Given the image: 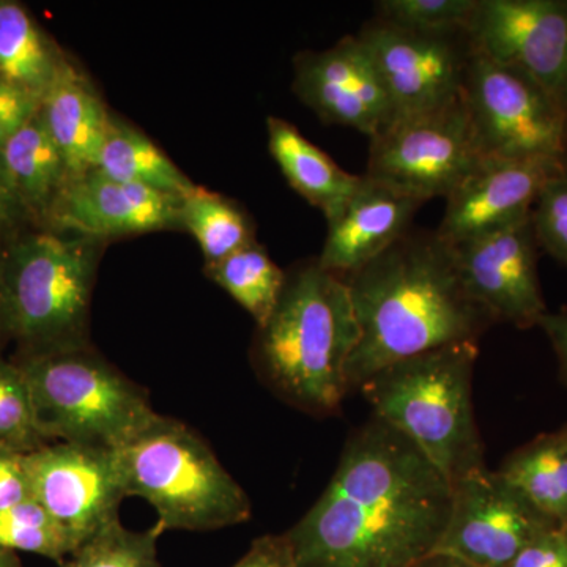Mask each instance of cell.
Masks as SVG:
<instances>
[{
    "label": "cell",
    "mask_w": 567,
    "mask_h": 567,
    "mask_svg": "<svg viewBox=\"0 0 567 567\" xmlns=\"http://www.w3.org/2000/svg\"><path fill=\"white\" fill-rule=\"evenodd\" d=\"M453 484L379 417L347 440L315 506L286 533L298 567H410L432 554Z\"/></svg>",
    "instance_id": "6da1fadb"
},
{
    "label": "cell",
    "mask_w": 567,
    "mask_h": 567,
    "mask_svg": "<svg viewBox=\"0 0 567 567\" xmlns=\"http://www.w3.org/2000/svg\"><path fill=\"white\" fill-rule=\"evenodd\" d=\"M344 279L360 341L347 365L350 393L386 365L458 342H480L494 317L466 290L453 248L412 230Z\"/></svg>",
    "instance_id": "7a4b0ae2"
},
{
    "label": "cell",
    "mask_w": 567,
    "mask_h": 567,
    "mask_svg": "<svg viewBox=\"0 0 567 567\" xmlns=\"http://www.w3.org/2000/svg\"><path fill=\"white\" fill-rule=\"evenodd\" d=\"M358 341L360 328L344 279L316 259L287 275L274 315L257 327L254 364L287 404L330 416L350 393L347 365Z\"/></svg>",
    "instance_id": "3957f363"
},
{
    "label": "cell",
    "mask_w": 567,
    "mask_h": 567,
    "mask_svg": "<svg viewBox=\"0 0 567 567\" xmlns=\"http://www.w3.org/2000/svg\"><path fill=\"white\" fill-rule=\"evenodd\" d=\"M100 241L25 229L0 246V292L7 339L17 360L89 344Z\"/></svg>",
    "instance_id": "277c9868"
},
{
    "label": "cell",
    "mask_w": 567,
    "mask_h": 567,
    "mask_svg": "<svg viewBox=\"0 0 567 567\" xmlns=\"http://www.w3.org/2000/svg\"><path fill=\"white\" fill-rule=\"evenodd\" d=\"M477 342L386 365L360 388L374 416L405 435L451 484L486 466L473 409Z\"/></svg>",
    "instance_id": "5b68a950"
},
{
    "label": "cell",
    "mask_w": 567,
    "mask_h": 567,
    "mask_svg": "<svg viewBox=\"0 0 567 567\" xmlns=\"http://www.w3.org/2000/svg\"><path fill=\"white\" fill-rule=\"evenodd\" d=\"M126 498L140 496L158 514L159 532H213L245 524L251 499L203 436L158 415L115 450Z\"/></svg>",
    "instance_id": "8992f818"
},
{
    "label": "cell",
    "mask_w": 567,
    "mask_h": 567,
    "mask_svg": "<svg viewBox=\"0 0 567 567\" xmlns=\"http://www.w3.org/2000/svg\"><path fill=\"white\" fill-rule=\"evenodd\" d=\"M14 363L47 443L115 451L159 415L147 393L91 346Z\"/></svg>",
    "instance_id": "52a82bcc"
},
{
    "label": "cell",
    "mask_w": 567,
    "mask_h": 567,
    "mask_svg": "<svg viewBox=\"0 0 567 567\" xmlns=\"http://www.w3.org/2000/svg\"><path fill=\"white\" fill-rule=\"evenodd\" d=\"M462 96L481 158L567 163V111L524 71L473 50Z\"/></svg>",
    "instance_id": "ba28073f"
},
{
    "label": "cell",
    "mask_w": 567,
    "mask_h": 567,
    "mask_svg": "<svg viewBox=\"0 0 567 567\" xmlns=\"http://www.w3.org/2000/svg\"><path fill=\"white\" fill-rule=\"evenodd\" d=\"M364 175L417 199H446L483 162L464 96L442 110L399 118L369 140Z\"/></svg>",
    "instance_id": "9c48e42d"
},
{
    "label": "cell",
    "mask_w": 567,
    "mask_h": 567,
    "mask_svg": "<svg viewBox=\"0 0 567 567\" xmlns=\"http://www.w3.org/2000/svg\"><path fill=\"white\" fill-rule=\"evenodd\" d=\"M357 35L368 48L385 87L393 112L391 122L439 111L462 99L473 55L468 32L429 35L374 18Z\"/></svg>",
    "instance_id": "30bf717a"
},
{
    "label": "cell",
    "mask_w": 567,
    "mask_h": 567,
    "mask_svg": "<svg viewBox=\"0 0 567 567\" xmlns=\"http://www.w3.org/2000/svg\"><path fill=\"white\" fill-rule=\"evenodd\" d=\"M32 498L62 529L73 551L121 520L126 498L115 451L48 443L24 456Z\"/></svg>",
    "instance_id": "8fae6325"
},
{
    "label": "cell",
    "mask_w": 567,
    "mask_h": 567,
    "mask_svg": "<svg viewBox=\"0 0 567 567\" xmlns=\"http://www.w3.org/2000/svg\"><path fill=\"white\" fill-rule=\"evenodd\" d=\"M557 525L498 470L483 466L453 484L450 518L436 550L477 567H506Z\"/></svg>",
    "instance_id": "7c38bea8"
},
{
    "label": "cell",
    "mask_w": 567,
    "mask_h": 567,
    "mask_svg": "<svg viewBox=\"0 0 567 567\" xmlns=\"http://www.w3.org/2000/svg\"><path fill=\"white\" fill-rule=\"evenodd\" d=\"M473 50L524 71L567 111V0H477Z\"/></svg>",
    "instance_id": "4fadbf2b"
},
{
    "label": "cell",
    "mask_w": 567,
    "mask_h": 567,
    "mask_svg": "<svg viewBox=\"0 0 567 567\" xmlns=\"http://www.w3.org/2000/svg\"><path fill=\"white\" fill-rule=\"evenodd\" d=\"M451 248L466 290L496 323H509L518 330L539 327L548 308L537 275L539 246L532 215Z\"/></svg>",
    "instance_id": "5bb4252c"
},
{
    "label": "cell",
    "mask_w": 567,
    "mask_h": 567,
    "mask_svg": "<svg viewBox=\"0 0 567 567\" xmlns=\"http://www.w3.org/2000/svg\"><path fill=\"white\" fill-rule=\"evenodd\" d=\"M293 66L295 95L323 123L357 130L369 140L390 125V100L360 37H342L324 51L301 52Z\"/></svg>",
    "instance_id": "9a60e30c"
},
{
    "label": "cell",
    "mask_w": 567,
    "mask_h": 567,
    "mask_svg": "<svg viewBox=\"0 0 567 567\" xmlns=\"http://www.w3.org/2000/svg\"><path fill=\"white\" fill-rule=\"evenodd\" d=\"M566 169L555 159H483L446 197L435 233L457 246L513 226L532 215L543 186Z\"/></svg>",
    "instance_id": "2e32d148"
},
{
    "label": "cell",
    "mask_w": 567,
    "mask_h": 567,
    "mask_svg": "<svg viewBox=\"0 0 567 567\" xmlns=\"http://www.w3.org/2000/svg\"><path fill=\"white\" fill-rule=\"evenodd\" d=\"M181 200L106 177L92 169L70 178L52 208L47 229L102 241L181 226Z\"/></svg>",
    "instance_id": "e0dca14e"
},
{
    "label": "cell",
    "mask_w": 567,
    "mask_h": 567,
    "mask_svg": "<svg viewBox=\"0 0 567 567\" xmlns=\"http://www.w3.org/2000/svg\"><path fill=\"white\" fill-rule=\"evenodd\" d=\"M424 204L361 175L352 197L328 221L327 240L317 262L338 276L353 274L404 237Z\"/></svg>",
    "instance_id": "ac0fdd59"
},
{
    "label": "cell",
    "mask_w": 567,
    "mask_h": 567,
    "mask_svg": "<svg viewBox=\"0 0 567 567\" xmlns=\"http://www.w3.org/2000/svg\"><path fill=\"white\" fill-rule=\"evenodd\" d=\"M40 115L71 178L95 169L112 114L73 63L41 100Z\"/></svg>",
    "instance_id": "d6986e66"
},
{
    "label": "cell",
    "mask_w": 567,
    "mask_h": 567,
    "mask_svg": "<svg viewBox=\"0 0 567 567\" xmlns=\"http://www.w3.org/2000/svg\"><path fill=\"white\" fill-rule=\"evenodd\" d=\"M268 151L295 192L331 221L360 185L353 175L320 151L284 118H267Z\"/></svg>",
    "instance_id": "ffe728a7"
},
{
    "label": "cell",
    "mask_w": 567,
    "mask_h": 567,
    "mask_svg": "<svg viewBox=\"0 0 567 567\" xmlns=\"http://www.w3.org/2000/svg\"><path fill=\"white\" fill-rule=\"evenodd\" d=\"M70 59L41 29L31 11L14 0H0V78L33 99H44L69 70Z\"/></svg>",
    "instance_id": "44dd1931"
},
{
    "label": "cell",
    "mask_w": 567,
    "mask_h": 567,
    "mask_svg": "<svg viewBox=\"0 0 567 567\" xmlns=\"http://www.w3.org/2000/svg\"><path fill=\"white\" fill-rule=\"evenodd\" d=\"M0 152L33 226L47 229L52 208L71 177L40 110Z\"/></svg>",
    "instance_id": "7402d4cb"
},
{
    "label": "cell",
    "mask_w": 567,
    "mask_h": 567,
    "mask_svg": "<svg viewBox=\"0 0 567 567\" xmlns=\"http://www.w3.org/2000/svg\"><path fill=\"white\" fill-rule=\"evenodd\" d=\"M95 171L117 182L147 186L178 200L196 188L144 133L114 115Z\"/></svg>",
    "instance_id": "603a6c76"
},
{
    "label": "cell",
    "mask_w": 567,
    "mask_h": 567,
    "mask_svg": "<svg viewBox=\"0 0 567 567\" xmlns=\"http://www.w3.org/2000/svg\"><path fill=\"white\" fill-rule=\"evenodd\" d=\"M498 472L551 520L567 525V440L561 431L517 447Z\"/></svg>",
    "instance_id": "cb8c5ba5"
},
{
    "label": "cell",
    "mask_w": 567,
    "mask_h": 567,
    "mask_svg": "<svg viewBox=\"0 0 567 567\" xmlns=\"http://www.w3.org/2000/svg\"><path fill=\"white\" fill-rule=\"evenodd\" d=\"M205 270L252 317L257 327H262L274 315L287 279V274L257 241Z\"/></svg>",
    "instance_id": "d4e9b609"
},
{
    "label": "cell",
    "mask_w": 567,
    "mask_h": 567,
    "mask_svg": "<svg viewBox=\"0 0 567 567\" xmlns=\"http://www.w3.org/2000/svg\"><path fill=\"white\" fill-rule=\"evenodd\" d=\"M178 223L196 238L207 267L256 241L248 216L230 200L200 186L181 200Z\"/></svg>",
    "instance_id": "484cf974"
},
{
    "label": "cell",
    "mask_w": 567,
    "mask_h": 567,
    "mask_svg": "<svg viewBox=\"0 0 567 567\" xmlns=\"http://www.w3.org/2000/svg\"><path fill=\"white\" fill-rule=\"evenodd\" d=\"M155 527L132 532L115 522L73 551L61 567H163L158 559V537Z\"/></svg>",
    "instance_id": "4316f807"
},
{
    "label": "cell",
    "mask_w": 567,
    "mask_h": 567,
    "mask_svg": "<svg viewBox=\"0 0 567 567\" xmlns=\"http://www.w3.org/2000/svg\"><path fill=\"white\" fill-rule=\"evenodd\" d=\"M0 547L40 555L59 565L73 554L62 529L33 498L0 509Z\"/></svg>",
    "instance_id": "83f0119b"
},
{
    "label": "cell",
    "mask_w": 567,
    "mask_h": 567,
    "mask_svg": "<svg viewBox=\"0 0 567 567\" xmlns=\"http://www.w3.org/2000/svg\"><path fill=\"white\" fill-rule=\"evenodd\" d=\"M477 0H379L377 20L404 31L447 35L465 32Z\"/></svg>",
    "instance_id": "f1b7e54d"
},
{
    "label": "cell",
    "mask_w": 567,
    "mask_h": 567,
    "mask_svg": "<svg viewBox=\"0 0 567 567\" xmlns=\"http://www.w3.org/2000/svg\"><path fill=\"white\" fill-rule=\"evenodd\" d=\"M48 445L33 417L31 395L21 369L0 358V447L28 454Z\"/></svg>",
    "instance_id": "f546056e"
},
{
    "label": "cell",
    "mask_w": 567,
    "mask_h": 567,
    "mask_svg": "<svg viewBox=\"0 0 567 567\" xmlns=\"http://www.w3.org/2000/svg\"><path fill=\"white\" fill-rule=\"evenodd\" d=\"M537 246L567 270V169L554 175L532 208Z\"/></svg>",
    "instance_id": "4dcf8cb0"
},
{
    "label": "cell",
    "mask_w": 567,
    "mask_h": 567,
    "mask_svg": "<svg viewBox=\"0 0 567 567\" xmlns=\"http://www.w3.org/2000/svg\"><path fill=\"white\" fill-rule=\"evenodd\" d=\"M506 567H567V525L547 529Z\"/></svg>",
    "instance_id": "1f68e13d"
},
{
    "label": "cell",
    "mask_w": 567,
    "mask_h": 567,
    "mask_svg": "<svg viewBox=\"0 0 567 567\" xmlns=\"http://www.w3.org/2000/svg\"><path fill=\"white\" fill-rule=\"evenodd\" d=\"M28 226H33L31 216L22 204L20 193L0 152V246L24 233Z\"/></svg>",
    "instance_id": "d6a6232c"
},
{
    "label": "cell",
    "mask_w": 567,
    "mask_h": 567,
    "mask_svg": "<svg viewBox=\"0 0 567 567\" xmlns=\"http://www.w3.org/2000/svg\"><path fill=\"white\" fill-rule=\"evenodd\" d=\"M25 454L0 447V509L20 505L32 498L31 480L24 462Z\"/></svg>",
    "instance_id": "836d02e7"
},
{
    "label": "cell",
    "mask_w": 567,
    "mask_h": 567,
    "mask_svg": "<svg viewBox=\"0 0 567 567\" xmlns=\"http://www.w3.org/2000/svg\"><path fill=\"white\" fill-rule=\"evenodd\" d=\"M233 567H298L292 544L284 535H267L257 537Z\"/></svg>",
    "instance_id": "e575fe53"
},
{
    "label": "cell",
    "mask_w": 567,
    "mask_h": 567,
    "mask_svg": "<svg viewBox=\"0 0 567 567\" xmlns=\"http://www.w3.org/2000/svg\"><path fill=\"white\" fill-rule=\"evenodd\" d=\"M539 328L554 347L558 360L559 380L567 386V308L559 309L557 312L548 311L540 320Z\"/></svg>",
    "instance_id": "d590c367"
},
{
    "label": "cell",
    "mask_w": 567,
    "mask_h": 567,
    "mask_svg": "<svg viewBox=\"0 0 567 567\" xmlns=\"http://www.w3.org/2000/svg\"><path fill=\"white\" fill-rule=\"evenodd\" d=\"M39 110V100L0 78V111L37 114Z\"/></svg>",
    "instance_id": "8d00e7d4"
},
{
    "label": "cell",
    "mask_w": 567,
    "mask_h": 567,
    "mask_svg": "<svg viewBox=\"0 0 567 567\" xmlns=\"http://www.w3.org/2000/svg\"><path fill=\"white\" fill-rule=\"evenodd\" d=\"M35 114L0 111V151Z\"/></svg>",
    "instance_id": "74e56055"
},
{
    "label": "cell",
    "mask_w": 567,
    "mask_h": 567,
    "mask_svg": "<svg viewBox=\"0 0 567 567\" xmlns=\"http://www.w3.org/2000/svg\"><path fill=\"white\" fill-rule=\"evenodd\" d=\"M410 567H477L466 559L447 554V551L434 550L432 554L417 559L415 565Z\"/></svg>",
    "instance_id": "f35d334b"
},
{
    "label": "cell",
    "mask_w": 567,
    "mask_h": 567,
    "mask_svg": "<svg viewBox=\"0 0 567 567\" xmlns=\"http://www.w3.org/2000/svg\"><path fill=\"white\" fill-rule=\"evenodd\" d=\"M0 567H21L17 551L7 550L0 547Z\"/></svg>",
    "instance_id": "ab89813d"
},
{
    "label": "cell",
    "mask_w": 567,
    "mask_h": 567,
    "mask_svg": "<svg viewBox=\"0 0 567 567\" xmlns=\"http://www.w3.org/2000/svg\"><path fill=\"white\" fill-rule=\"evenodd\" d=\"M6 341H9V339H7L6 317H3L2 292H0V358H2V347L3 342Z\"/></svg>",
    "instance_id": "60d3db41"
},
{
    "label": "cell",
    "mask_w": 567,
    "mask_h": 567,
    "mask_svg": "<svg viewBox=\"0 0 567 567\" xmlns=\"http://www.w3.org/2000/svg\"><path fill=\"white\" fill-rule=\"evenodd\" d=\"M559 431H561V434L565 435V439L567 440V424L563 425V427L559 429Z\"/></svg>",
    "instance_id": "b9f144b4"
}]
</instances>
